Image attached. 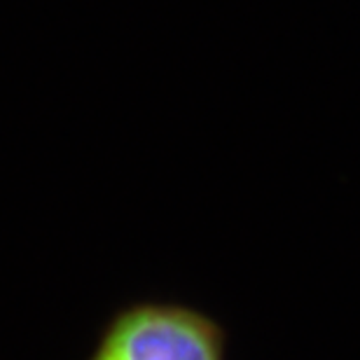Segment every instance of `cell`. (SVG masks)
Masks as SVG:
<instances>
[{
    "label": "cell",
    "instance_id": "cell-1",
    "mask_svg": "<svg viewBox=\"0 0 360 360\" xmlns=\"http://www.w3.org/2000/svg\"><path fill=\"white\" fill-rule=\"evenodd\" d=\"M87 360H227V337L197 309L141 302L105 323Z\"/></svg>",
    "mask_w": 360,
    "mask_h": 360
}]
</instances>
